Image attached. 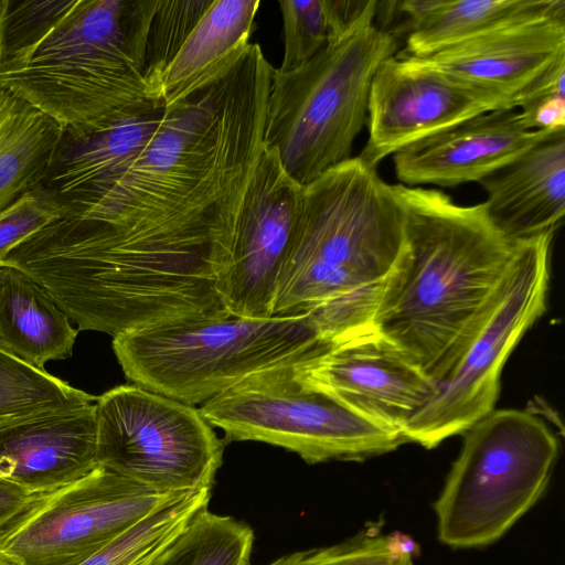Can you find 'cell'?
I'll return each mask as SVG.
<instances>
[{"instance_id": "cell-16", "label": "cell", "mask_w": 565, "mask_h": 565, "mask_svg": "<svg viewBox=\"0 0 565 565\" xmlns=\"http://www.w3.org/2000/svg\"><path fill=\"white\" fill-rule=\"evenodd\" d=\"M562 57L565 13L493 30L418 58L514 108L515 99Z\"/></svg>"}, {"instance_id": "cell-13", "label": "cell", "mask_w": 565, "mask_h": 565, "mask_svg": "<svg viewBox=\"0 0 565 565\" xmlns=\"http://www.w3.org/2000/svg\"><path fill=\"white\" fill-rule=\"evenodd\" d=\"M295 367L307 384L401 433L435 391V384L373 326L326 343Z\"/></svg>"}, {"instance_id": "cell-4", "label": "cell", "mask_w": 565, "mask_h": 565, "mask_svg": "<svg viewBox=\"0 0 565 565\" xmlns=\"http://www.w3.org/2000/svg\"><path fill=\"white\" fill-rule=\"evenodd\" d=\"M397 47L396 36L374 23L328 40L297 68H273L263 140L300 185L352 158L372 78Z\"/></svg>"}, {"instance_id": "cell-25", "label": "cell", "mask_w": 565, "mask_h": 565, "mask_svg": "<svg viewBox=\"0 0 565 565\" xmlns=\"http://www.w3.org/2000/svg\"><path fill=\"white\" fill-rule=\"evenodd\" d=\"M416 545L398 532L371 524L340 543L294 552L267 565H413Z\"/></svg>"}, {"instance_id": "cell-6", "label": "cell", "mask_w": 565, "mask_h": 565, "mask_svg": "<svg viewBox=\"0 0 565 565\" xmlns=\"http://www.w3.org/2000/svg\"><path fill=\"white\" fill-rule=\"evenodd\" d=\"M466 433L434 502L439 541L459 550L505 535L544 494L559 449L530 411H492Z\"/></svg>"}, {"instance_id": "cell-21", "label": "cell", "mask_w": 565, "mask_h": 565, "mask_svg": "<svg viewBox=\"0 0 565 565\" xmlns=\"http://www.w3.org/2000/svg\"><path fill=\"white\" fill-rule=\"evenodd\" d=\"M63 128L0 86V213L44 180Z\"/></svg>"}, {"instance_id": "cell-5", "label": "cell", "mask_w": 565, "mask_h": 565, "mask_svg": "<svg viewBox=\"0 0 565 565\" xmlns=\"http://www.w3.org/2000/svg\"><path fill=\"white\" fill-rule=\"evenodd\" d=\"M324 343L308 315L298 312L154 326L113 338V350L132 384L194 406Z\"/></svg>"}, {"instance_id": "cell-11", "label": "cell", "mask_w": 565, "mask_h": 565, "mask_svg": "<svg viewBox=\"0 0 565 565\" xmlns=\"http://www.w3.org/2000/svg\"><path fill=\"white\" fill-rule=\"evenodd\" d=\"M512 108L418 57L395 54L377 67L367 104V140L358 156L377 164L404 147L480 114Z\"/></svg>"}, {"instance_id": "cell-20", "label": "cell", "mask_w": 565, "mask_h": 565, "mask_svg": "<svg viewBox=\"0 0 565 565\" xmlns=\"http://www.w3.org/2000/svg\"><path fill=\"white\" fill-rule=\"evenodd\" d=\"M78 332L41 285L20 269L0 266V347L45 370L47 362L72 356Z\"/></svg>"}, {"instance_id": "cell-15", "label": "cell", "mask_w": 565, "mask_h": 565, "mask_svg": "<svg viewBox=\"0 0 565 565\" xmlns=\"http://www.w3.org/2000/svg\"><path fill=\"white\" fill-rule=\"evenodd\" d=\"M95 403L0 422V478L54 493L96 469Z\"/></svg>"}, {"instance_id": "cell-29", "label": "cell", "mask_w": 565, "mask_h": 565, "mask_svg": "<svg viewBox=\"0 0 565 565\" xmlns=\"http://www.w3.org/2000/svg\"><path fill=\"white\" fill-rule=\"evenodd\" d=\"M282 18L284 56L280 72H289L313 57L328 41L323 0L278 1Z\"/></svg>"}, {"instance_id": "cell-2", "label": "cell", "mask_w": 565, "mask_h": 565, "mask_svg": "<svg viewBox=\"0 0 565 565\" xmlns=\"http://www.w3.org/2000/svg\"><path fill=\"white\" fill-rule=\"evenodd\" d=\"M157 0H77L22 70L0 76L64 131L89 135L160 110L145 79Z\"/></svg>"}, {"instance_id": "cell-1", "label": "cell", "mask_w": 565, "mask_h": 565, "mask_svg": "<svg viewBox=\"0 0 565 565\" xmlns=\"http://www.w3.org/2000/svg\"><path fill=\"white\" fill-rule=\"evenodd\" d=\"M392 188L406 242L372 326L436 384L454 366L521 243L502 236L484 202L467 206L437 189Z\"/></svg>"}, {"instance_id": "cell-12", "label": "cell", "mask_w": 565, "mask_h": 565, "mask_svg": "<svg viewBox=\"0 0 565 565\" xmlns=\"http://www.w3.org/2000/svg\"><path fill=\"white\" fill-rule=\"evenodd\" d=\"M302 190L264 143L220 282V296L230 315L252 319L274 316Z\"/></svg>"}, {"instance_id": "cell-10", "label": "cell", "mask_w": 565, "mask_h": 565, "mask_svg": "<svg viewBox=\"0 0 565 565\" xmlns=\"http://www.w3.org/2000/svg\"><path fill=\"white\" fill-rule=\"evenodd\" d=\"M174 495L97 467L56 491L0 548L20 565H75Z\"/></svg>"}, {"instance_id": "cell-18", "label": "cell", "mask_w": 565, "mask_h": 565, "mask_svg": "<svg viewBox=\"0 0 565 565\" xmlns=\"http://www.w3.org/2000/svg\"><path fill=\"white\" fill-rule=\"evenodd\" d=\"M259 7V0L212 1L162 74L163 106L185 99L241 60Z\"/></svg>"}, {"instance_id": "cell-9", "label": "cell", "mask_w": 565, "mask_h": 565, "mask_svg": "<svg viewBox=\"0 0 565 565\" xmlns=\"http://www.w3.org/2000/svg\"><path fill=\"white\" fill-rule=\"evenodd\" d=\"M97 466L157 493L212 490L224 443L200 409L137 384L95 402Z\"/></svg>"}, {"instance_id": "cell-30", "label": "cell", "mask_w": 565, "mask_h": 565, "mask_svg": "<svg viewBox=\"0 0 565 565\" xmlns=\"http://www.w3.org/2000/svg\"><path fill=\"white\" fill-rule=\"evenodd\" d=\"M530 130L565 128V57L543 72L514 102Z\"/></svg>"}, {"instance_id": "cell-31", "label": "cell", "mask_w": 565, "mask_h": 565, "mask_svg": "<svg viewBox=\"0 0 565 565\" xmlns=\"http://www.w3.org/2000/svg\"><path fill=\"white\" fill-rule=\"evenodd\" d=\"M63 218V211L40 185L0 213V263L24 239Z\"/></svg>"}, {"instance_id": "cell-24", "label": "cell", "mask_w": 565, "mask_h": 565, "mask_svg": "<svg viewBox=\"0 0 565 565\" xmlns=\"http://www.w3.org/2000/svg\"><path fill=\"white\" fill-rule=\"evenodd\" d=\"M46 370L35 369L0 347V422L96 402Z\"/></svg>"}, {"instance_id": "cell-34", "label": "cell", "mask_w": 565, "mask_h": 565, "mask_svg": "<svg viewBox=\"0 0 565 565\" xmlns=\"http://www.w3.org/2000/svg\"><path fill=\"white\" fill-rule=\"evenodd\" d=\"M0 565H20L11 555L0 548Z\"/></svg>"}, {"instance_id": "cell-33", "label": "cell", "mask_w": 565, "mask_h": 565, "mask_svg": "<svg viewBox=\"0 0 565 565\" xmlns=\"http://www.w3.org/2000/svg\"><path fill=\"white\" fill-rule=\"evenodd\" d=\"M323 3L328 20V40L374 24L379 7V1L375 0H323Z\"/></svg>"}, {"instance_id": "cell-22", "label": "cell", "mask_w": 565, "mask_h": 565, "mask_svg": "<svg viewBox=\"0 0 565 565\" xmlns=\"http://www.w3.org/2000/svg\"><path fill=\"white\" fill-rule=\"evenodd\" d=\"M211 495L212 490L175 494L75 565H151L199 513L209 509Z\"/></svg>"}, {"instance_id": "cell-3", "label": "cell", "mask_w": 565, "mask_h": 565, "mask_svg": "<svg viewBox=\"0 0 565 565\" xmlns=\"http://www.w3.org/2000/svg\"><path fill=\"white\" fill-rule=\"evenodd\" d=\"M405 242L402 206L376 168L352 157L330 169L303 185L274 316L383 281Z\"/></svg>"}, {"instance_id": "cell-26", "label": "cell", "mask_w": 565, "mask_h": 565, "mask_svg": "<svg viewBox=\"0 0 565 565\" xmlns=\"http://www.w3.org/2000/svg\"><path fill=\"white\" fill-rule=\"evenodd\" d=\"M77 0H8L2 23L0 76L26 66L39 45Z\"/></svg>"}, {"instance_id": "cell-27", "label": "cell", "mask_w": 565, "mask_h": 565, "mask_svg": "<svg viewBox=\"0 0 565 565\" xmlns=\"http://www.w3.org/2000/svg\"><path fill=\"white\" fill-rule=\"evenodd\" d=\"M212 1L157 0L146 41L145 79L162 105V74Z\"/></svg>"}, {"instance_id": "cell-8", "label": "cell", "mask_w": 565, "mask_h": 565, "mask_svg": "<svg viewBox=\"0 0 565 565\" xmlns=\"http://www.w3.org/2000/svg\"><path fill=\"white\" fill-rule=\"evenodd\" d=\"M553 236L547 233L519 245L454 366L403 426L407 441L435 448L493 411L508 356L545 311Z\"/></svg>"}, {"instance_id": "cell-28", "label": "cell", "mask_w": 565, "mask_h": 565, "mask_svg": "<svg viewBox=\"0 0 565 565\" xmlns=\"http://www.w3.org/2000/svg\"><path fill=\"white\" fill-rule=\"evenodd\" d=\"M384 281L339 294L302 312L308 315L324 342L337 341L372 326Z\"/></svg>"}, {"instance_id": "cell-23", "label": "cell", "mask_w": 565, "mask_h": 565, "mask_svg": "<svg viewBox=\"0 0 565 565\" xmlns=\"http://www.w3.org/2000/svg\"><path fill=\"white\" fill-rule=\"evenodd\" d=\"M254 539L246 523L207 509L151 565H250Z\"/></svg>"}, {"instance_id": "cell-19", "label": "cell", "mask_w": 565, "mask_h": 565, "mask_svg": "<svg viewBox=\"0 0 565 565\" xmlns=\"http://www.w3.org/2000/svg\"><path fill=\"white\" fill-rule=\"evenodd\" d=\"M406 49L424 57L513 24L565 13L564 0H404Z\"/></svg>"}, {"instance_id": "cell-14", "label": "cell", "mask_w": 565, "mask_h": 565, "mask_svg": "<svg viewBox=\"0 0 565 565\" xmlns=\"http://www.w3.org/2000/svg\"><path fill=\"white\" fill-rule=\"evenodd\" d=\"M545 131L527 129L516 108L490 110L398 150L393 154L394 171L407 186L479 182Z\"/></svg>"}, {"instance_id": "cell-17", "label": "cell", "mask_w": 565, "mask_h": 565, "mask_svg": "<svg viewBox=\"0 0 565 565\" xmlns=\"http://www.w3.org/2000/svg\"><path fill=\"white\" fill-rule=\"evenodd\" d=\"M478 183L490 221L512 244L555 233L565 214V128L545 131Z\"/></svg>"}, {"instance_id": "cell-32", "label": "cell", "mask_w": 565, "mask_h": 565, "mask_svg": "<svg viewBox=\"0 0 565 565\" xmlns=\"http://www.w3.org/2000/svg\"><path fill=\"white\" fill-rule=\"evenodd\" d=\"M54 493L31 492L0 478V546L36 514Z\"/></svg>"}, {"instance_id": "cell-7", "label": "cell", "mask_w": 565, "mask_h": 565, "mask_svg": "<svg viewBox=\"0 0 565 565\" xmlns=\"http://www.w3.org/2000/svg\"><path fill=\"white\" fill-rule=\"evenodd\" d=\"M298 360L246 377L203 403L201 414L225 433L226 441L267 443L296 452L310 465L362 461L407 443L401 431L307 384L296 372Z\"/></svg>"}, {"instance_id": "cell-35", "label": "cell", "mask_w": 565, "mask_h": 565, "mask_svg": "<svg viewBox=\"0 0 565 565\" xmlns=\"http://www.w3.org/2000/svg\"><path fill=\"white\" fill-rule=\"evenodd\" d=\"M8 0H0V57H1V40H2V23L3 17L7 9Z\"/></svg>"}]
</instances>
